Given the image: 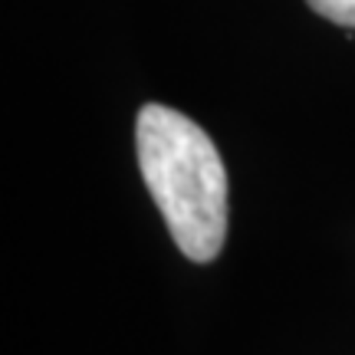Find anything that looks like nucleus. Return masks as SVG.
I'll return each instance as SVG.
<instances>
[{"instance_id": "f257e3e1", "label": "nucleus", "mask_w": 355, "mask_h": 355, "mask_svg": "<svg viewBox=\"0 0 355 355\" xmlns=\"http://www.w3.org/2000/svg\"><path fill=\"white\" fill-rule=\"evenodd\" d=\"M139 168L178 250L211 263L227 241V171L211 135L168 105H141Z\"/></svg>"}, {"instance_id": "f03ea898", "label": "nucleus", "mask_w": 355, "mask_h": 355, "mask_svg": "<svg viewBox=\"0 0 355 355\" xmlns=\"http://www.w3.org/2000/svg\"><path fill=\"white\" fill-rule=\"evenodd\" d=\"M306 3L332 24L355 26V0H306Z\"/></svg>"}]
</instances>
